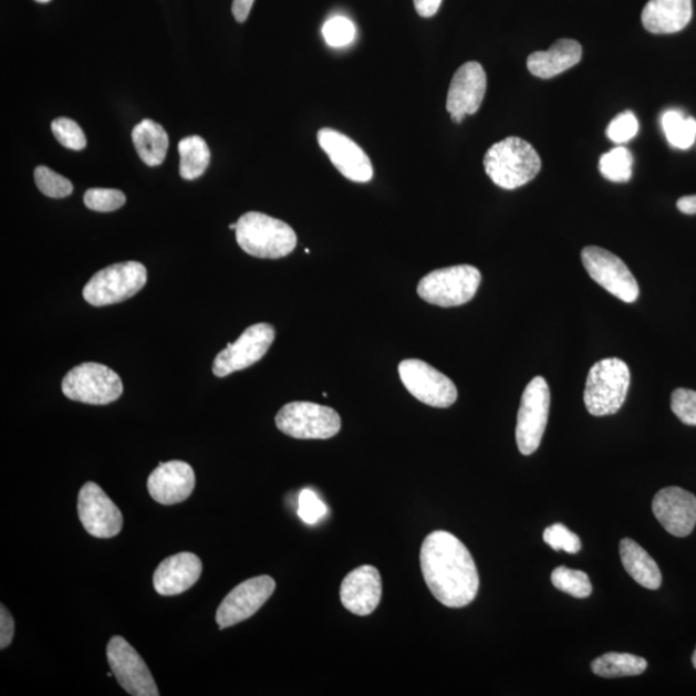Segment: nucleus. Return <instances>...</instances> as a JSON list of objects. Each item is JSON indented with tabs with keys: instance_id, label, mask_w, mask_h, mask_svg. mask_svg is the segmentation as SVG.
Wrapping results in <instances>:
<instances>
[{
	"instance_id": "obj_31",
	"label": "nucleus",
	"mask_w": 696,
	"mask_h": 696,
	"mask_svg": "<svg viewBox=\"0 0 696 696\" xmlns=\"http://www.w3.org/2000/svg\"><path fill=\"white\" fill-rule=\"evenodd\" d=\"M35 184L38 189L45 195V197L53 199H62L70 197L73 194V184L67 178L56 174L49 167L39 166L34 172Z\"/></svg>"
},
{
	"instance_id": "obj_45",
	"label": "nucleus",
	"mask_w": 696,
	"mask_h": 696,
	"mask_svg": "<svg viewBox=\"0 0 696 696\" xmlns=\"http://www.w3.org/2000/svg\"><path fill=\"white\" fill-rule=\"evenodd\" d=\"M229 228H230L231 230H237V224H232V225H230V226H229Z\"/></svg>"
},
{
	"instance_id": "obj_30",
	"label": "nucleus",
	"mask_w": 696,
	"mask_h": 696,
	"mask_svg": "<svg viewBox=\"0 0 696 696\" xmlns=\"http://www.w3.org/2000/svg\"><path fill=\"white\" fill-rule=\"evenodd\" d=\"M552 584L561 592L570 594L576 599L591 596L592 584L590 576L581 570H573L567 567H559L553 570L551 576Z\"/></svg>"
},
{
	"instance_id": "obj_19",
	"label": "nucleus",
	"mask_w": 696,
	"mask_h": 696,
	"mask_svg": "<svg viewBox=\"0 0 696 696\" xmlns=\"http://www.w3.org/2000/svg\"><path fill=\"white\" fill-rule=\"evenodd\" d=\"M195 472L183 460L159 464L148 476L147 490L156 502L172 506L184 502L195 488Z\"/></svg>"
},
{
	"instance_id": "obj_25",
	"label": "nucleus",
	"mask_w": 696,
	"mask_h": 696,
	"mask_svg": "<svg viewBox=\"0 0 696 696\" xmlns=\"http://www.w3.org/2000/svg\"><path fill=\"white\" fill-rule=\"evenodd\" d=\"M133 145L146 166L158 167L166 160L169 137L159 123L145 120L132 131Z\"/></svg>"
},
{
	"instance_id": "obj_37",
	"label": "nucleus",
	"mask_w": 696,
	"mask_h": 696,
	"mask_svg": "<svg viewBox=\"0 0 696 696\" xmlns=\"http://www.w3.org/2000/svg\"><path fill=\"white\" fill-rule=\"evenodd\" d=\"M637 133L638 121L632 112H624L615 116L606 129L607 137L615 144L629 143V141L637 136Z\"/></svg>"
},
{
	"instance_id": "obj_28",
	"label": "nucleus",
	"mask_w": 696,
	"mask_h": 696,
	"mask_svg": "<svg viewBox=\"0 0 696 696\" xmlns=\"http://www.w3.org/2000/svg\"><path fill=\"white\" fill-rule=\"evenodd\" d=\"M662 127L671 146L687 150L696 143V121L678 111H668L662 116Z\"/></svg>"
},
{
	"instance_id": "obj_23",
	"label": "nucleus",
	"mask_w": 696,
	"mask_h": 696,
	"mask_svg": "<svg viewBox=\"0 0 696 696\" xmlns=\"http://www.w3.org/2000/svg\"><path fill=\"white\" fill-rule=\"evenodd\" d=\"M582 53V45L574 39H560L549 51L531 53L528 58V69L541 80H551L580 64Z\"/></svg>"
},
{
	"instance_id": "obj_12",
	"label": "nucleus",
	"mask_w": 696,
	"mask_h": 696,
	"mask_svg": "<svg viewBox=\"0 0 696 696\" xmlns=\"http://www.w3.org/2000/svg\"><path fill=\"white\" fill-rule=\"evenodd\" d=\"M107 662L116 682L133 696H159L150 669L127 640L114 636L107 644Z\"/></svg>"
},
{
	"instance_id": "obj_21",
	"label": "nucleus",
	"mask_w": 696,
	"mask_h": 696,
	"mask_svg": "<svg viewBox=\"0 0 696 696\" xmlns=\"http://www.w3.org/2000/svg\"><path fill=\"white\" fill-rule=\"evenodd\" d=\"M201 572L202 564L197 554L191 552L174 554L155 570L154 589L162 596H176L190 590L199 581Z\"/></svg>"
},
{
	"instance_id": "obj_10",
	"label": "nucleus",
	"mask_w": 696,
	"mask_h": 696,
	"mask_svg": "<svg viewBox=\"0 0 696 696\" xmlns=\"http://www.w3.org/2000/svg\"><path fill=\"white\" fill-rule=\"evenodd\" d=\"M398 374L405 388L420 403L434 408H449L457 401L455 382L422 360H404L398 365Z\"/></svg>"
},
{
	"instance_id": "obj_4",
	"label": "nucleus",
	"mask_w": 696,
	"mask_h": 696,
	"mask_svg": "<svg viewBox=\"0 0 696 696\" xmlns=\"http://www.w3.org/2000/svg\"><path fill=\"white\" fill-rule=\"evenodd\" d=\"M631 385L630 366L617 357L602 359L586 375L584 404L594 417L621 411Z\"/></svg>"
},
{
	"instance_id": "obj_7",
	"label": "nucleus",
	"mask_w": 696,
	"mask_h": 696,
	"mask_svg": "<svg viewBox=\"0 0 696 696\" xmlns=\"http://www.w3.org/2000/svg\"><path fill=\"white\" fill-rule=\"evenodd\" d=\"M62 393L73 402L106 405L122 396L123 383L111 367L98 363H83L65 375Z\"/></svg>"
},
{
	"instance_id": "obj_36",
	"label": "nucleus",
	"mask_w": 696,
	"mask_h": 696,
	"mask_svg": "<svg viewBox=\"0 0 696 696\" xmlns=\"http://www.w3.org/2000/svg\"><path fill=\"white\" fill-rule=\"evenodd\" d=\"M675 416L687 426H696V391L677 388L671 397Z\"/></svg>"
},
{
	"instance_id": "obj_32",
	"label": "nucleus",
	"mask_w": 696,
	"mask_h": 696,
	"mask_svg": "<svg viewBox=\"0 0 696 696\" xmlns=\"http://www.w3.org/2000/svg\"><path fill=\"white\" fill-rule=\"evenodd\" d=\"M51 128L53 136L69 150L81 152L87 146V137H85L81 125L73 120H69V117L54 120Z\"/></svg>"
},
{
	"instance_id": "obj_40",
	"label": "nucleus",
	"mask_w": 696,
	"mask_h": 696,
	"mask_svg": "<svg viewBox=\"0 0 696 696\" xmlns=\"http://www.w3.org/2000/svg\"><path fill=\"white\" fill-rule=\"evenodd\" d=\"M420 18H433L440 10L443 0H413Z\"/></svg>"
},
{
	"instance_id": "obj_24",
	"label": "nucleus",
	"mask_w": 696,
	"mask_h": 696,
	"mask_svg": "<svg viewBox=\"0 0 696 696\" xmlns=\"http://www.w3.org/2000/svg\"><path fill=\"white\" fill-rule=\"evenodd\" d=\"M622 564L633 581L647 590H658L662 585V573L658 564L643 547L633 539L624 538L620 544Z\"/></svg>"
},
{
	"instance_id": "obj_2",
	"label": "nucleus",
	"mask_w": 696,
	"mask_h": 696,
	"mask_svg": "<svg viewBox=\"0 0 696 696\" xmlns=\"http://www.w3.org/2000/svg\"><path fill=\"white\" fill-rule=\"evenodd\" d=\"M484 168L497 186L515 190L538 176L542 160L528 141L508 137L492 145L485 154Z\"/></svg>"
},
{
	"instance_id": "obj_29",
	"label": "nucleus",
	"mask_w": 696,
	"mask_h": 696,
	"mask_svg": "<svg viewBox=\"0 0 696 696\" xmlns=\"http://www.w3.org/2000/svg\"><path fill=\"white\" fill-rule=\"evenodd\" d=\"M599 169L609 181L629 183L632 178L633 156L629 148L615 147L601 156Z\"/></svg>"
},
{
	"instance_id": "obj_26",
	"label": "nucleus",
	"mask_w": 696,
	"mask_h": 696,
	"mask_svg": "<svg viewBox=\"0 0 696 696\" xmlns=\"http://www.w3.org/2000/svg\"><path fill=\"white\" fill-rule=\"evenodd\" d=\"M179 175L186 181H194L206 174L210 164V150L206 139L200 136H189L178 144Z\"/></svg>"
},
{
	"instance_id": "obj_22",
	"label": "nucleus",
	"mask_w": 696,
	"mask_h": 696,
	"mask_svg": "<svg viewBox=\"0 0 696 696\" xmlns=\"http://www.w3.org/2000/svg\"><path fill=\"white\" fill-rule=\"evenodd\" d=\"M693 19V0H648L641 21L652 34H676Z\"/></svg>"
},
{
	"instance_id": "obj_16",
	"label": "nucleus",
	"mask_w": 696,
	"mask_h": 696,
	"mask_svg": "<svg viewBox=\"0 0 696 696\" xmlns=\"http://www.w3.org/2000/svg\"><path fill=\"white\" fill-rule=\"evenodd\" d=\"M318 143L342 176L359 184L371 181L373 166L370 156L350 137L339 131L323 128L318 132Z\"/></svg>"
},
{
	"instance_id": "obj_35",
	"label": "nucleus",
	"mask_w": 696,
	"mask_h": 696,
	"mask_svg": "<svg viewBox=\"0 0 696 696\" xmlns=\"http://www.w3.org/2000/svg\"><path fill=\"white\" fill-rule=\"evenodd\" d=\"M543 539L547 544L554 551H565L570 554H576L582 550V542L580 537L570 531L562 523H554L550 528H547L543 533Z\"/></svg>"
},
{
	"instance_id": "obj_3",
	"label": "nucleus",
	"mask_w": 696,
	"mask_h": 696,
	"mask_svg": "<svg viewBox=\"0 0 696 696\" xmlns=\"http://www.w3.org/2000/svg\"><path fill=\"white\" fill-rule=\"evenodd\" d=\"M235 233L239 247L257 258L278 260L291 254L297 246V235L291 226L260 212L242 215Z\"/></svg>"
},
{
	"instance_id": "obj_6",
	"label": "nucleus",
	"mask_w": 696,
	"mask_h": 696,
	"mask_svg": "<svg viewBox=\"0 0 696 696\" xmlns=\"http://www.w3.org/2000/svg\"><path fill=\"white\" fill-rule=\"evenodd\" d=\"M146 281L147 271L143 263H115L92 277L83 289V297L92 307L103 308L129 300L145 287Z\"/></svg>"
},
{
	"instance_id": "obj_42",
	"label": "nucleus",
	"mask_w": 696,
	"mask_h": 696,
	"mask_svg": "<svg viewBox=\"0 0 696 696\" xmlns=\"http://www.w3.org/2000/svg\"><path fill=\"white\" fill-rule=\"evenodd\" d=\"M677 208L679 212H683L684 215H696V195L678 199Z\"/></svg>"
},
{
	"instance_id": "obj_44",
	"label": "nucleus",
	"mask_w": 696,
	"mask_h": 696,
	"mask_svg": "<svg viewBox=\"0 0 696 696\" xmlns=\"http://www.w3.org/2000/svg\"><path fill=\"white\" fill-rule=\"evenodd\" d=\"M35 2L45 4V3H50L51 0H35Z\"/></svg>"
},
{
	"instance_id": "obj_15",
	"label": "nucleus",
	"mask_w": 696,
	"mask_h": 696,
	"mask_svg": "<svg viewBox=\"0 0 696 696\" xmlns=\"http://www.w3.org/2000/svg\"><path fill=\"white\" fill-rule=\"evenodd\" d=\"M77 515L87 533L96 538H114L123 528V515L106 492L95 482H85L77 498Z\"/></svg>"
},
{
	"instance_id": "obj_41",
	"label": "nucleus",
	"mask_w": 696,
	"mask_h": 696,
	"mask_svg": "<svg viewBox=\"0 0 696 696\" xmlns=\"http://www.w3.org/2000/svg\"><path fill=\"white\" fill-rule=\"evenodd\" d=\"M256 0H233L232 14L235 20L246 22L250 11H252Z\"/></svg>"
},
{
	"instance_id": "obj_5",
	"label": "nucleus",
	"mask_w": 696,
	"mask_h": 696,
	"mask_svg": "<svg viewBox=\"0 0 696 696\" xmlns=\"http://www.w3.org/2000/svg\"><path fill=\"white\" fill-rule=\"evenodd\" d=\"M481 283V272L471 264L450 266L429 272L419 281L422 300L440 308H456L471 301Z\"/></svg>"
},
{
	"instance_id": "obj_34",
	"label": "nucleus",
	"mask_w": 696,
	"mask_h": 696,
	"mask_svg": "<svg viewBox=\"0 0 696 696\" xmlns=\"http://www.w3.org/2000/svg\"><path fill=\"white\" fill-rule=\"evenodd\" d=\"M84 205L95 212H114L125 205V195L114 189H90L84 194Z\"/></svg>"
},
{
	"instance_id": "obj_43",
	"label": "nucleus",
	"mask_w": 696,
	"mask_h": 696,
	"mask_svg": "<svg viewBox=\"0 0 696 696\" xmlns=\"http://www.w3.org/2000/svg\"><path fill=\"white\" fill-rule=\"evenodd\" d=\"M693 666H694V667H695V669H696V647H695V652H694V654H693Z\"/></svg>"
},
{
	"instance_id": "obj_33",
	"label": "nucleus",
	"mask_w": 696,
	"mask_h": 696,
	"mask_svg": "<svg viewBox=\"0 0 696 696\" xmlns=\"http://www.w3.org/2000/svg\"><path fill=\"white\" fill-rule=\"evenodd\" d=\"M323 35L328 44L334 49H341L354 42L356 29L349 19L335 15L325 22Z\"/></svg>"
},
{
	"instance_id": "obj_14",
	"label": "nucleus",
	"mask_w": 696,
	"mask_h": 696,
	"mask_svg": "<svg viewBox=\"0 0 696 696\" xmlns=\"http://www.w3.org/2000/svg\"><path fill=\"white\" fill-rule=\"evenodd\" d=\"M277 583L269 575L250 578L224 599L217 610L216 622L221 630L249 620L276 591Z\"/></svg>"
},
{
	"instance_id": "obj_38",
	"label": "nucleus",
	"mask_w": 696,
	"mask_h": 696,
	"mask_svg": "<svg viewBox=\"0 0 696 696\" xmlns=\"http://www.w3.org/2000/svg\"><path fill=\"white\" fill-rule=\"evenodd\" d=\"M299 516L304 521L314 526L326 513V507L318 498L314 491L307 489L301 492L299 502Z\"/></svg>"
},
{
	"instance_id": "obj_11",
	"label": "nucleus",
	"mask_w": 696,
	"mask_h": 696,
	"mask_svg": "<svg viewBox=\"0 0 696 696\" xmlns=\"http://www.w3.org/2000/svg\"><path fill=\"white\" fill-rule=\"evenodd\" d=\"M582 262L590 277L616 299L636 302L640 295L637 280L620 257L600 247H585Z\"/></svg>"
},
{
	"instance_id": "obj_1",
	"label": "nucleus",
	"mask_w": 696,
	"mask_h": 696,
	"mask_svg": "<svg viewBox=\"0 0 696 696\" xmlns=\"http://www.w3.org/2000/svg\"><path fill=\"white\" fill-rule=\"evenodd\" d=\"M420 569L428 590L445 606L465 607L479 592L480 578L471 553L449 531L436 530L426 537Z\"/></svg>"
},
{
	"instance_id": "obj_20",
	"label": "nucleus",
	"mask_w": 696,
	"mask_h": 696,
	"mask_svg": "<svg viewBox=\"0 0 696 696\" xmlns=\"http://www.w3.org/2000/svg\"><path fill=\"white\" fill-rule=\"evenodd\" d=\"M341 601L349 612L359 616L370 615L380 605L382 580L377 569L371 565L352 570L341 585Z\"/></svg>"
},
{
	"instance_id": "obj_13",
	"label": "nucleus",
	"mask_w": 696,
	"mask_h": 696,
	"mask_svg": "<svg viewBox=\"0 0 696 696\" xmlns=\"http://www.w3.org/2000/svg\"><path fill=\"white\" fill-rule=\"evenodd\" d=\"M276 330L270 324L261 323L249 326L235 343L217 355L214 363L216 377H228L233 372L247 370V367L260 362L268 354Z\"/></svg>"
},
{
	"instance_id": "obj_8",
	"label": "nucleus",
	"mask_w": 696,
	"mask_h": 696,
	"mask_svg": "<svg viewBox=\"0 0 696 696\" xmlns=\"http://www.w3.org/2000/svg\"><path fill=\"white\" fill-rule=\"evenodd\" d=\"M276 420L280 432L294 439H331L341 429V417L337 412L330 406L307 402L284 405Z\"/></svg>"
},
{
	"instance_id": "obj_18",
	"label": "nucleus",
	"mask_w": 696,
	"mask_h": 696,
	"mask_svg": "<svg viewBox=\"0 0 696 696\" xmlns=\"http://www.w3.org/2000/svg\"><path fill=\"white\" fill-rule=\"evenodd\" d=\"M653 512L669 534L685 538L696 526V497L682 488H664L653 499Z\"/></svg>"
},
{
	"instance_id": "obj_17",
	"label": "nucleus",
	"mask_w": 696,
	"mask_h": 696,
	"mask_svg": "<svg viewBox=\"0 0 696 696\" xmlns=\"http://www.w3.org/2000/svg\"><path fill=\"white\" fill-rule=\"evenodd\" d=\"M485 92L487 74L479 62H467L460 66L453 76L447 98V111L451 121L460 124L466 115L479 112Z\"/></svg>"
},
{
	"instance_id": "obj_39",
	"label": "nucleus",
	"mask_w": 696,
	"mask_h": 696,
	"mask_svg": "<svg viewBox=\"0 0 696 696\" xmlns=\"http://www.w3.org/2000/svg\"><path fill=\"white\" fill-rule=\"evenodd\" d=\"M14 635V621L13 616L4 605L0 610V648H6L11 645Z\"/></svg>"
},
{
	"instance_id": "obj_27",
	"label": "nucleus",
	"mask_w": 696,
	"mask_h": 696,
	"mask_svg": "<svg viewBox=\"0 0 696 696\" xmlns=\"http://www.w3.org/2000/svg\"><path fill=\"white\" fill-rule=\"evenodd\" d=\"M594 675L605 678L631 677L643 675L647 662L641 656L629 653H607L591 664Z\"/></svg>"
},
{
	"instance_id": "obj_9",
	"label": "nucleus",
	"mask_w": 696,
	"mask_h": 696,
	"mask_svg": "<svg viewBox=\"0 0 696 696\" xmlns=\"http://www.w3.org/2000/svg\"><path fill=\"white\" fill-rule=\"evenodd\" d=\"M551 393L543 377L530 381L521 397L516 442L523 456L533 455L541 445L549 422Z\"/></svg>"
}]
</instances>
